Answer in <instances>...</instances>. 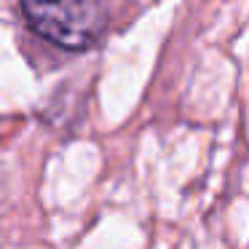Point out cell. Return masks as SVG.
<instances>
[{"label": "cell", "mask_w": 249, "mask_h": 249, "mask_svg": "<svg viewBox=\"0 0 249 249\" xmlns=\"http://www.w3.org/2000/svg\"><path fill=\"white\" fill-rule=\"evenodd\" d=\"M22 8L35 33L70 51L89 49L105 24L97 0H22Z\"/></svg>", "instance_id": "obj_1"}]
</instances>
